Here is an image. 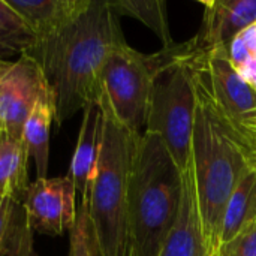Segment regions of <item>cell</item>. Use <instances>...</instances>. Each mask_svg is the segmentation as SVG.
I'll list each match as a JSON object with an SVG mask.
<instances>
[{
  "label": "cell",
  "instance_id": "18",
  "mask_svg": "<svg viewBox=\"0 0 256 256\" xmlns=\"http://www.w3.org/2000/svg\"><path fill=\"white\" fill-rule=\"evenodd\" d=\"M33 44V34L18 14L0 0V60L24 54Z\"/></svg>",
  "mask_w": 256,
  "mask_h": 256
},
{
  "label": "cell",
  "instance_id": "13",
  "mask_svg": "<svg viewBox=\"0 0 256 256\" xmlns=\"http://www.w3.org/2000/svg\"><path fill=\"white\" fill-rule=\"evenodd\" d=\"M33 34V42L60 32L88 0H6Z\"/></svg>",
  "mask_w": 256,
  "mask_h": 256
},
{
  "label": "cell",
  "instance_id": "3",
  "mask_svg": "<svg viewBox=\"0 0 256 256\" xmlns=\"http://www.w3.org/2000/svg\"><path fill=\"white\" fill-rule=\"evenodd\" d=\"M190 165L204 242L208 255L219 256L226 202L243 176L256 165V158L225 130L198 94Z\"/></svg>",
  "mask_w": 256,
  "mask_h": 256
},
{
  "label": "cell",
  "instance_id": "12",
  "mask_svg": "<svg viewBox=\"0 0 256 256\" xmlns=\"http://www.w3.org/2000/svg\"><path fill=\"white\" fill-rule=\"evenodd\" d=\"M102 128L104 114L100 104L99 100L90 102L82 110V122L68 174L81 198L88 196L92 180L94 177L102 142Z\"/></svg>",
  "mask_w": 256,
  "mask_h": 256
},
{
  "label": "cell",
  "instance_id": "1",
  "mask_svg": "<svg viewBox=\"0 0 256 256\" xmlns=\"http://www.w3.org/2000/svg\"><path fill=\"white\" fill-rule=\"evenodd\" d=\"M123 42L120 15L111 0H88L60 32L33 42L24 52L42 69L58 126L99 100L105 62Z\"/></svg>",
  "mask_w": 256,
  "mask_h": 256
},
{
  "label": "cell",
  "instance_id": "22",
  "mask_svg": "<svg viewBox=\"0 0 256 256\" xmlns=\"http://www.w3.org/2000/svg\"><path fill=\"white\" fill-rule=\"evenodd\" d=\"M219 256H256V222L246 226L230 243L224 244Z\"/></svg>",
  "mask_w": 256,
  "mask_h": 256
},
{
  "label": "cell",
  "instance_id": "11",
  "mask_svg": "<svg viewBox=\"0 0 256 256\" xmlns=\"http://www.w3.org/2000/svg\"><path fill=\"white\" fill-rule=\"evenodd\" d=\"M159 256H210L201 230L190 160L183 171V194L178 218Z\"/></svg>",
  "mask_w": 256,
  "mask_h": 256
},
{
  "label": "cell",
  "instance_id": "5",
  "mask_svg": "<svg viewBox=\"0 0 256 256\" xmlns=\"http://www.w3.org/2000/svg\"><path fill=\"white\" fill-rule=\"evenodd\" d=\"M192 40L164 46L162 64L154 76L144 132L156 135L183 172L192 156L196 92L190 70Z\"/></svg>",
  "mask_w": 256,
  "mask_h": 256
},
{
  "label": "cell",
  "instance_id": "14",
  "mask_svg": "<svg viewBox=\"0 0 256 256\" xmlns=\"http://www.w3.org/2000/svg\"><path fill=\"white\" fill-rule=\"evenodd\" d=\"M28 152L22 140L0 130V200L22 201L28 183Z\"/></svg>",
  "mask_w": 256,
  "mask_h": 256
},
{
  "label": "cell",
  "instance_id": "4",
  "mask_svg": "<svg viewBox=\"0 0 256 256\" xmlns=\"http://www.w3.org/2000/svg\"><path fill=\"white\" fill-rule=\"evenodd\" d=\"M104 128L99 159L88 190V213L100 256H123L129 243L128 196L135 142L140 135L128 130L99 99Z\"/></svg>",
  "mask_w": 256,
  "mask_h": 256
},
{
  "label": "cell",
  "instance_id": "7",
  "mask_svg": "<svg viewBox=\"0 0 256 256\" xmlns=\"http://www.w3.org/2000/svg\"><path fill=\"white\" fill-rule=\"evenodd\" d=\"M189 63L196 94L225 130L256 158L255 148L242 126L243 116L256 108L255 87L232 66L226 48L201 52L194 45Z\"/></svg>",
  "mask_w": 256,
  "mask_h": 256
},
{
  "label": "cell",
  "instance_id": "23",
  "mask_svg": "<svg viewBox=\"0 0 256 256\" xmlns=\"http://www.w3.org/2000/svg\"><path fill=\"white\" fill-rule=\"evenodd\" d=\"M8 256H38L34 248H33V232L27 226L26 216H22V219L18 225L10 252Z\"/></svg>",
  "mask_w": 256,
  "mask_h": 256
},
{
  "label": "cell",
  "instance_id": "9",
  "mask_svg": "<svg viewBox=\"0 0 256 256\" xmlns=\"http://www.w3.org/2000/svg\"><path fill=\"white\" fill-rule=\"evenodd\" d=\"M76 194L69 176L32 182L21 201L30 231L51 237L69 232L76 222Z\"/></svg>",
  "mask_w": 256,
  "mask_h": 256
},
{
  "label": "cell",
  "instance_id": "21",
  "mask_svg": "<svg viewBox=\"0 0 256 256\" xmlns=\"http://www.w3.org/2000/svg\"><path fill=\"white\" fill-rule=\"evenodd\" d=\"M22 216L21 202L10 198L0 200V256L9 255Z\"/></svg>",
  "mask_w": 256,
  "mask_h": 256
},
{
  "label": "cell",
  "instance_id": "8",
  "mask_svg": "<svg viewBox=\"0 0 256 256\" xmlns=\"http://www.w3.org/2000/svg\"><path fill=\"white\" fill-rule=\"evenodd\" d=\"M48 94L42 69L30 56L0 60V130L22 140L30 112L38 100Z\"/></svg>",
  "mask_w": 256,
  "mask_h": 256
},
{
  "label": "cell",
  "instance_id": "6",
  "mask_svg": "<svg viewBox=\"0 0 256 256\" xmlns=\"http://www.w3.org/2000/svg\"><path fill=\"white\" fill-rule=\"evenodd\" d=\"M162 60V50L154 54H142L123 42L111 51L105 62L99 99L135 135L144 134L153 81Z\"/></svg>",
  "mask_w": 256,
  "mask_h": 256
},
{
  "label": "cell",
  "instance_id": "24",
  "mask_svg": "<svg viewBox=\"0 0 256 256\" xmlns=\"http://www.w3.org/2000/svg\"><path fill=\"white\" fill-rule=\"evenodd\" d=\"M242 126H243V130H244L246 136L249 138V141L252 142V146H254L256 152V108L243 116Z\"/></svg>",
  "mask_w": 256,
  "mask_h": 256
},
{
  "label": "cell",
  "instance_id": "17",
  "mask_svg": "<svg viewBox=\"0 0 256 256\" xmlns=\"http://www.w3.org/2000/svg\"><path fill=\"white\" fill-rule=\"evenodd\" d=\"M118 15H128L140 20L150 27L164 42V46H171L176 42L171 38L168 26L166 3L160 0H111Z\"/></svg>",
  "mask_w": 256,
  "mask_h": 256
},
{
  "label": "cell",
  "instance_id": "15",
  "mask_svg": "<svg viewBox=\"0 0 256 256\" xmlns=\"http://www.w3.org/2000/svg\"><path fill=\"white\" fill-rule=\"evenodd\" d=\"M254 222H256V165L243 176L226 202L220 228V248Z\"/></svg>",
  "mask_w": 256,
  "mask_h": 256
},
{
  "label": "cell",
  "instance_id": "25",
  "mask_svg": "<svg viewBox=\"0 0 256 256\" xmlns=\"http://www.w3.org/2000/svg\"><path fill=\"white\" fill-rule=\"evenodd\" d=\"M123 256H136L135 254V250H134V248H132V244L130 243H128V246H126V249H124V254Z\"/></svg>",
  "mask_w": 256,
  "mask_h": 256
},
{
  "label": "cell",
  "instance_id": "10",
  "mask_svg": "<svg viewBox=\"0 0 256 256\" xmlns=\"http://www.w3.org/2000/svg\"><path fill=\"white\" fill-rule=\"evenodd\" d=\"M202 6L201 28L192 38L201 52L226 48L234 38L256 22V0H207Z\"/></svg>",
  "mask_w": 256,
  "mask_h": 256
},
{
  "label": "cell",
  "instance_id": "2",
  "mask_svg": "<svg viewBox=\"0 0 256 256\" xmlns=\"http://www.w3.org/2000/svg\"><path fill=\"white\" fill-rule=\"evenodd\" d=\"M183 172L152 134L136 138L128 196L129 243L136 256H159L180 210Z\"/></svg>",
  "mask_w": 256,
  "mask_h": 256
},
{
  "label": "cell",
  "instance_id": "19",
  "mask_svg": "<svg viewBox=\"0 0 256 256\" xmlns=\"http://www.w3.org/2000/svg\"><path fill=\"white\" fill-rule=\"evenodd\" d=\"M226 52L232 66L256 88V22L232 39Z\"/></svg>",
  "mask_w": 256,
  "mask_h": 256
},
{
  "label": "cell",
  "instance_id": "16",
  "mask_svg": "<svg viewBox=\"0 0 256 256\" xmlns=\"http://www.w3.org/2000/svg\"><path fill=\"white\" fill-rule=\"evenodd\" d=\"M54 120L51 96H44L38 100L30 112L24 129L22 141L27 147L30 159L34 162L36 178H45L50 165V132Z\"/></svg>",
  "mask_w": 256,
  "mask_h": 256
},
{
  "label": "cell",
  "instance_id": "20",
  "mask_svg": "<svg viewBox=\"0 0 256 256\" xmlns=\"http://www.w3.org/2000/svg\"><path fill=\"white\" fill-rule=\"evenodd\" d=\"M68 256H100L99 244L88 213L87 198H81V202L78 204L76 222L69 231Z\"/></svg>",
  "mask_w": 256,
  "mask_h": 256
}]
</instances>
